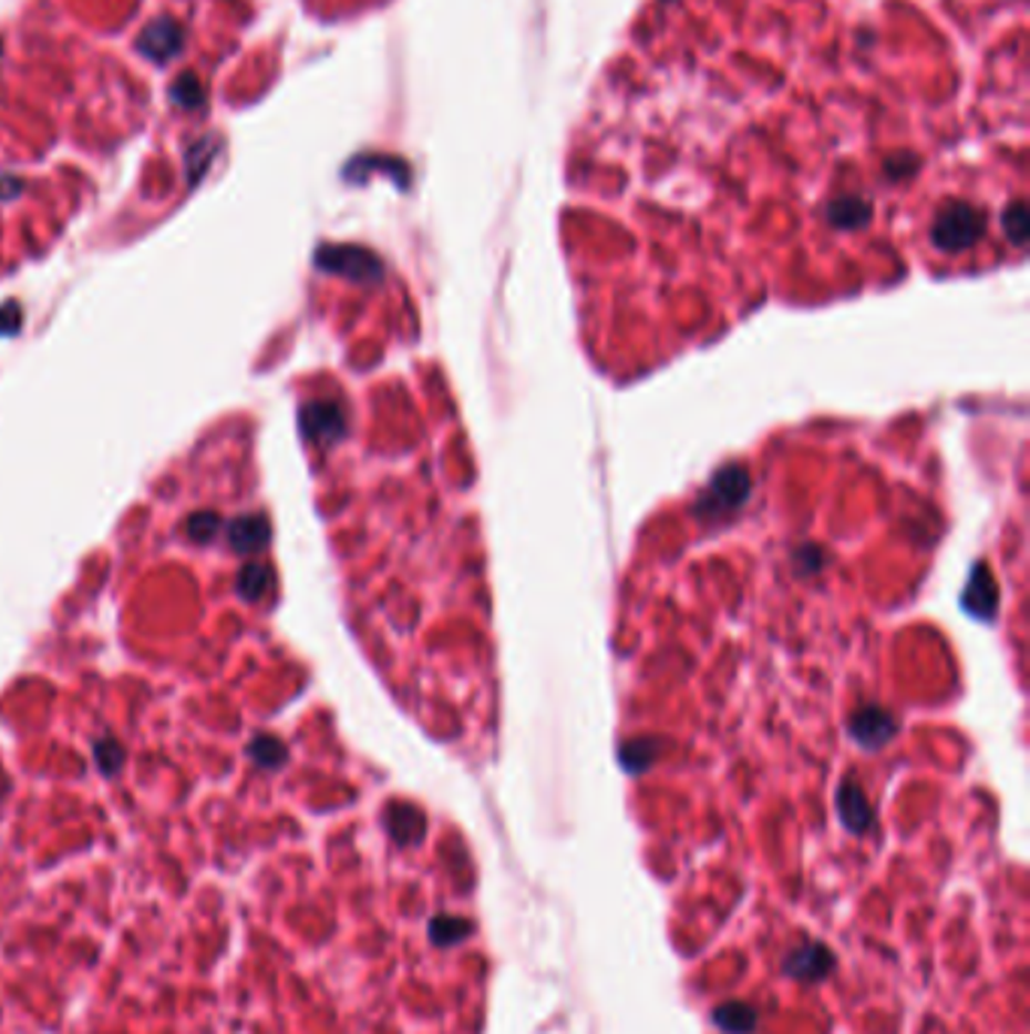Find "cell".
<instances>
[{
	"label": "cell",
	"mask_w": 1030,
	"mask_h": 1034,
	"mask_svg": "<svg viewBox=\"0 0 1030 1034\" xmlns=\"http://www.w3.org/2000/svg\"><path fill=\"white\" fill-rule=\"evenodd\" d=\"M831 965H834L831 953L820 944L797 946L795 953L786 959V971L797 980H822L825 974H831Z\"/></svg>",
	"instance_id": "cell-1"
},
{
	"label": "cell",
	"mask_w": 1030,
	"mask_h": 1034,
	"mask_svg": "<svg viewBox=\"0 0 1030 1034\" xmlns=\"http://www.w3.org/2000/svg\"><path fill=\"white\" fill-rule=\"evenodd\" d=\"M713 1023L720 1025L722 1032L729 1034H750L755 1032V1011L753 1007H746V1004H738V1001H731V1004H722L713 1013Z\"/></svg>",
	"instance_id": "cell-2"
},
{
	"label": "cell",
	"mask_w": 1030,
	"mask_h": 1034,
	"mask_svg": "<svg viewBox=\"0 0 1030 1034\" xmlns=\"http://www.w3.org/2000/svg\"><path fill=\"white\" fill-rule=\"evenodd\" d=\"M472 932V925L463 923V920H439V923L432 925V938L439 941V944H456V941H463L465 934Z\"/></svg>",
	"instance_id": "cell-3"
}]
</instances>
